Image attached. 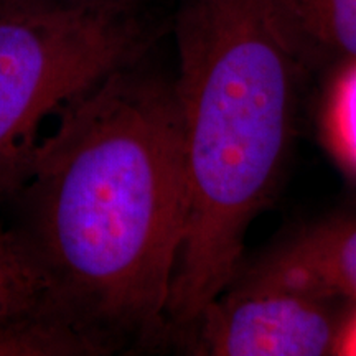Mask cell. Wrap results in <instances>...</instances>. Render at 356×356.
I'll list each match as a JSON object with an SVG mask.
<instances>
[{"instance_id": "8fae6325", "label": "cell", "mask_w": 356, "mask_h": 356, "mask_svg": "<svg viewBox=\"0 0 356 356\" xmlns=\"http://www.w3.org/2000/svg\"><path fill=\"white\" fill-rule=\"evenodd\" d=\"M338 355H356V310L350 315L345 330L341 333Z\"/></svg>"}, {"instance_id": "9c48e42d", "label": "cell", "mask_w": 356, "mask_h": 356, "mask_svg": "<svg viewBox=\"0 0 356 356\" xmlns=\"http://www.w3.org/2000/svg\"><path fill=\"white\" fill-rule=\"evenodd\" d=\"M327 132L333 152L356 175V61L333 74L327 101Z\"/></svg>"}, {"instance_id": "3957f363", "label": "cell", "mask_w": 356, "mask_h": 356, "mask_svg": "<svg viewBox=\"0 0 356 356\" xmlns=\"http://www.w3.org/2000/svg\"><path fill=\"white\" fill-rule=\"evenodd\" d=\"M163 30L149 2L0 12V207L29 175L44 121L149 55Z\"/></svg>"}, {"instance_id": "6da1fadb", "label": "cell", "mask_w": 356, "mask_h": 356, "mask_svg": "<svg viewBox=\"0 0 356 356\" xmlns=\"http://www.w3.org/2000/svg\"><path fill=\"white\" fill-rule=\"evenodd\" d=\"M147 56L56 115L6 203L51 307L101 356L167 343L185 222L184 144L173 76Z\"/></svg>"}, {"instance_id": "5b68a950", "label": "cell", "mask_w": 356, "mask_h": 356, "mask_svg": "<svg viewBox=\"0 0 356 356\" xmlns=\"http://www.w3.org/2000/svg\"><path fill=\"white\" fill-rule=\"evenodd\" d=\"M233 279L356 304V216L305 228Z\"/></svg>"}, {"instance_id": "ba28073f", "label": "cell", "mask_w": 356, "mask_h": 356, "mask_svg": "<svg viewBox=\"0 0 356 356\" xmlns=\"http://www.w3.org/2000/svg\"><path fill=\"white\" fill-rule=\"evenodd\" d=\"M0 356H101L88 338L55 314L0 320Z\"/></svg>"}, {"instance_id": "7a4b0ae2", "label": "cell", "mask_w": 356, "mask_h": 356, "mask_svg": "<svg viewBox=\"0 0 356 356\" xmlns=\"http://www.w3.org/2000/svg\"><path fill=\"white\" fill-rule=\"evenodd\" d=\"M185 222L167 307L173 341L241 267L277 185L302 74L264 0H180L173 17Z\"/></svg>"}, {"instance_id": "52a82bcc", "label": "cell", "mask_w": 356, "mask_h": 356, "mask_svg": "<svg viewBox=\"0 0 356 356\" xmlns=\"http://www.w3.org/2000/svg\"><path fill=\"white\" fill-rule=\"evenodd\" d=\"M37 314L61 317L51 307L47 284L32 256L0 216V320Z\"/></svg>"}, {"instance_id": "8992f818", "label": "cell", "mask_w": 356, "mask_h": 356, "mask_svg": "<svg viewBox=\"0 0 356 356\" xmlns=\"http://www.w3.org/2000/svg\"><path fill=\"white\" fill-rule=\"evenodd\" d=\"M270 20L304 71L356 61V0H264Z\"/></svg>"}, {"instance_id": "277c9868", "label": "cell", "mask_w": 356, "mask_h": 356, "mask_svg": "<svg viewBox=\"0 0 356 356\" xmlns=\"http://www.w3.org/2000/svg\"><path fill=\"white\" fill-rule=\"evenodd\" d=\"M341 302L233 279L173 341L200 356L338 355Z\"/></svg>"}, {"instance_id": "30bf717a", "label": "cell", "mask_w": 356, "mask_h": 356, "mask_svg": "<svg viewBox=\"0 0 356 356\" xmlns=\"http://www.w3.org/2000/svg\"><path fill=\"white\" fill-rule=\"evenodd\" d=\"M149 0H0V12L22 8H61V7H95L118 6V3H142Z\"/></svg>"}]
</instances>
